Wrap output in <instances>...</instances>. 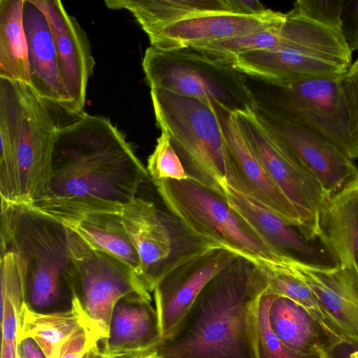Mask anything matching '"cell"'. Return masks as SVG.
I'll use <instances>...</instances> for the list:
<instances>
[{
  "instance_id": "1",
  "label": "cell",
  "mask_w": 358,
  "mask_h": 358,
  "mask_svg": "<svg viewBox=\"0 0 358 358\" xmlns=\"http://www.w3.org/2000/svg\"><path fill=\"white\" fill-rule=\"evenodd\" d=\"M148 177L110 118L83 112L58 128L48 190L29 206L50 216L90 210L121 213Z\"/></svg>"
},
{
  "instance_id": "2",
  "label": "cell",
  "mask_w": 358,
  "mask_h": 358,
  "mask_svg": "<svg viewBox=\"0 0 358 358\" xmlns=\"http://www.w3.org/2000/svg\"><path fill=\"white\" fill-rule=\"evenodd\" d=\"M266 288L262 267L235 256L203 288L175 332L155 350L160 358H255L253 311Z\"/></svg>"
},
{
  "instance_id": "3",
  "label": "cell",
  "mask_w": 358,
  "mask_h": 358,
  "mask_svg": "<svg viewBox=\"0 0 358 358\" xmlns=\"http://www.w3.org/2000/svg\"><path fill=\"white\" fill-rule=\"evenodd\" d=\"M29 85L0 78L1 203L31 206L48 190L59 124Z\"/></svg>"
},
{
  "instance_id": "4",
  "label": "cell",
  "mask_w": 358,
  "mask_h": 358,
  "mask_svg": "<svg viewBox=\"0 0 358 358\" xmlns=\"http://www.w3.org/2000/svg\"><path fill=\"white\" fill-rule=\"evenodd\" d=\"M1 252L20 259L24 303L32 310H69L75 299L69 229L59 220L22 204L1 203Z\"/></svg>"
},
{
  "instance_id": "5",
  "label": "cell",
  "mask_w": 358,
  "mask_h": 358,
  "mask_svg": "<svg viewBox=\"0 0 358 358\" xmlns=\"http://www.w3.org/2000/svg\"><path fill=\"white\" fill-rule=\"evenodd\" d=\"M245 76L257 105L320 134L352 160L358 157V129L343 78H305L273 83Z\"/></svg>"
},
{
  "instance_id": "6",
  "label": "cell",
  "mask_w": 358,
  "mask_h": 358,
  "mask_svg": "<svg viewBox=\"0 0 358 358\" xmlns=\"http://www.w3.org/2000/svg\"><path fill=\"white\" fill-rule=\"evenodd\" d=\"M157 124L169 134L189 180L222 194L229 152L212 101L152 89Z\"/></svg>"
},
{
  "instance_id": "7",
  "label": "cell",
  "mask_w": 358,
  "mask_h": 358,
  "mask_svg": "<svg viewBox=\"0 0 358 358\" xmlns=\"http://www.w3.org/2000/svg\"><path fill=\"white\" fill-rule=\"evenodd\" d=\"M153 184L166 209L196 236L257 264L291 260L232 209L223 194L190 180Z\"/></svg>"
},
{
  "instance_id": "8",
  "label": "cell",
  "mask_w": 358,
  "mask_h": 358,
  "mask_svg": "<svg viewBox=\"0 0 358 358\" xmlns=\"http://www.w3.org/2000/svg\"><path fill=\"white\" fill-rule=\"evenodd\" d=\"M142 66L150 90L215 102L232 113L253 110L256 106L244 73L194 49L164 50L150 45Z\"/></svg>"
},
{
  "instance_id": "9",
  "label": "cell",
  "mask_w": 358,
  "mask_h": 358,
  "mask_svg": "<svg viewBox=\"0 0 358 358\" xmlns=\"http://www.w3.org/2000/svg\"><path fill=\"white\" fill-rule=\"evenodd\" d=\"M120 214L138 255L141 281L149 292L178 267L220 248L192 234L168 210L159 208L154 201L138 193Z\"/></svg>"
},
{
  "instance_id": "10",
  "label": "cell",
  "mask_w": 358,
  "mask_h": 358,
  "mask_svg": "<svg viewBox=\"0 0 358 358\" xmlns=\"http://www.w3.org/2000/svg\"><path fill=\"white\" fill-rule=\"evenodd\" d=\"M68 229L73 263L74 296L87 329L98 343L102 342L108 336L111 313L117 301L131 293L150 292L126 264Z\"/></svg>"
},
{
  "instance_id": "11",
  "label": "cell",
  "mask_w": 358,
  "mask_h": 358,
  "mask_svg": "<svg viewBox=\"0 0 358 358\" xmlns=\"http://www.w3.org/2000/svg\"><path fill=\"white\" fill-rule=\"evenodd\" d=\"M233 115L268 175L299 213L303 223L301 233L308 239L317 238L320 213L327 200L318 179L253 110Z\"/></svg>"
},
{
  "instance_id": "12",
  "label": "cell",
  "mask_w": 358,
  "mask_h": 358,
  "mask_svg": "<svg viewBox=\"0 0 358 358\" xmlns=\"http://www.w3.org/2000/svg\"><path fill=\"white\" fill-rule=\"evenodd\" d=\"M212 103L229 152L227 182L301 232L303 223L299 213L250 148L233 113Z\"/></svg>"
},
{
  "instance_id": "13",
  "label": "cell",
  "mask_w": 358,
  "mask_h": 358,
  "mask_svg": "<svg viewBox=\"0 0 358 358\" xmlns=\"http://www.w3.org/2000/svg\"><path fill=\"white\" fill-rule=\"evenodd\" d=\"M253 111L313 172L327 199L358 176V169L352 160L323 136L282 119L257 104Z\"/></svg>"
},
{
  "instance_id": "14",
  "label": "cell",
  "mask_w": 358,
  "mask_h": 358,
  "mask_svg": "<svg viewBox=\"0 0 358 358\" xmlns=\"http://www.w3.org/2000/svg\"><path fill=\"white\" fill-rule=\"evenodd\" d=\"M222 189L229 206L285 257L313 268H340L338 258L319 236L307 238L298 229L227 182L222 185Z\"/></svg>"
},
{
  "instance_id": "15",
  "label": "cell",
  "mask_w": 358,
  "mask_h": 358,
  "mask_svg": "<svg viewBox=\"0 0 358 358\" xmlns=\"http://www.w3.org/2000/svg\"><path fill=\"white\" fill-rule=\"evenodd\" d=\"M43 13L55 43L59 70L71 103L70 115L83 113L95 61L85 31L59 0H32Z\"/></svg>"
},
{
  "instance_id": "16",
  "label": "cell",
  "mask_w": 358,
  "mask_h": 358,
  "mask_svg": "<svg viewBox=\"0 0 358 358\" xmlns=\"http://www.w3.org/2000/svg\"><path fill=\"white\" fill-rule=\"evenodd\" d=\"M215 248L178 267L155 287L154 298L162 340L170 337L207 284L235 257Z\"/></svg>"
},
{
  "instance_id": "17",
  "label": "cell",
  "mask_w": 358,
  "mask_h": 358,
  "mask_svg": "<svg viewBox=\"0 0 358 358\" xmlns=\"http://www.w3.org/2000/svg\"><path fill=\"white\" fill-rule=\"evenodd\" d=\"M285 13L268 9L257 15L218 13L192 16L148 36L151 46L172 50L198 43L221 41L266 31L280 30Z\"/></svg>"
},
{
  "instance_id": "18",
  "label": "cell",
  "mask_w": 358,
  "mask_h": 358,
  "mask_svg": "<svg viewBox=\"0 0 358 358\" xmlns=\"http://www.w3.org/2000/svg\"><path fill=\"white\" fill-rule=\"evenodd\" d=\"M23 22L28 44L31 87L55 112L70 115V99L64 85L48 21L32 0H24Z\"/></svg>"
},
{
  "instance_id": "19",
  "label": "cell",
  "mask_w": 358,
  "mask_h": 358,
  "mask_svg": "<svg viewBox=\"0 0 358 358\" xmlns=\"http://www.w3.org/2000/svg\"><path fill=\"white\" fill-rule=\"evenodd\" d=\"M320 238L340 262L341 277L358 290V176L324 202Z\"/></svg>"
},
{
  "instance_id": "20",
  "label": "cell",
  "mask_w": 358,
  "mask_h": 358,
  "mask_svg": "<svg viewBox=\"0 0 358 358\" xmlns=\"http://www.w3.org/2000/svg\"><path fill=\"white\" fill-rule=\"evenodd\" d=\"M162 341L159 319L150 293L134 292L115 303L101 350L106 355L145 351Z\"/></svg>"
},
{
  "instance_id": "21",
  "label": "cell",
  "mask_w": 358,
  "mask_h": 358,
  "mask_svg": "<svg viewBox=\"0 0 358 358\" xmlns=\"http://www.w3.org/2000/svg\"><path fill=\"white\" fill-rule=\"evenodd\" d=\"M229 64L246 76L273 83L315 77L342 78L349 69L323 58L285 49L242 53Z\"/></svg>"
},
{
  "instance_id": "22",
  "label": "cell",
  "mask_w": 358,
  "mask_h": 358,
  "mask_svg": "<svg viewBox=\"0 0 358 358\" xmlns=\"http://www.w3.org/2000/svg\"><path fill=\"white\" fill-rule=\"evenodd\" d=\"M288 263L310 287L343 340L358 343V290L343 280L339 269L324 271Z\"/></svg>"
},
{
  "instance_id": "23",
  "label": "cell",
  "mask_w": 358,
  "mask_h": 358,
  "mask_svg": "<svg viewBox=\"0 0 358 358\" xmlns=\"http://www.w3.org/2000/svg\"><path fill=\"white\" fill-rule=\"evenodd\" d=\"M268 322L277 338L297 353H323L329 358L334 346L340 342L304 307L287 297L274 295Z\"/></svg>"
},
{
  "instance_id": "24",
  "label": "cell",
  "mask_w": 358,
  "mask_h": 358,
  "mask_svg": "<svg viewBox=\"0 0 358 358\" xmlns=\"http://www.w3.org/2000/svg\"><path fill=\"white\" fill-rule=\"evenodd\" d=\"M51 217L93 247L126 264L141 280L138 255L123 225L120 213L90 210L59 213Z\"/></svg>"
},
{
  "instance_id": "25",
  "label": "cell",
  "mask_w": 358,
  "mask_h": 358,
  "mask_svg": "<svg viewBox=\"0 0 358 358\" xmlns=\"http://www.w3.org/2000/svg\"><path fill=\"white\" fill-rule=\"evenodd\" d=\"M110 9L129 11L148 36L198 15L232 13L228 0H106Z\"/></svg>"
},
{
  "instance_id": "26",
  "label": "cell",
  "mask_w": 358,
  "mask_h": 358,
  "mask_svg": "<svg viewBox=\"0 0 358 358\" xmlns=\"http://www.w3.org/2000/svg\"><path fill=\"white\" fill-rule=\"evenodd\" d=\"M84 328L87 329L86 320L76 299L71 309L49 313L34 311L24 303L17 338L33 339L47 358H57L62 346Z\"/></svg>"
},
{
  "instance_id": "27",
  "label": "cell",
  "mask_w": 358,
  "mask_h": 358,
  "mask_svg": "<svg viewBox=\"0 0 358 358\" xmlns=\"http://www.w3.org/2000/svg\"><path fill=\"white\" fill-rule=\"evenodd\" d=\"M24 0H0V78L31 85Z\"/></svg>"
},
{
  "instance_id": "28",
  "label": "cell",
  "mask_w": 358,
  "mask_h": 358,
  "mask_svg": "<svg viewBox=\"0 0 358 358\" xmlns=\"http://www.w3.org/2000/svg\"><path fill=\"white\" fill-rule=\"evenodd\" d=\"M287 260L281 263L260 262L258 264L264 273L266 292L281 296L287 297L304 307L314 316L337 341L343 338L331 324L321 309L310 287L293 271Z\"/></svg>"
},
{
  "instance_id": "29",
  "label": "cell",
  "mask_w": 358,
  "mask_h": 358,
  "mask_svg": "<svg viewBox=\"0 0 358 358\" xmlns=\"http://www.w3.org/2000/svg\"><path fill=\"white\" fill-rule=\"evenodd\" d=\"M274 295L267 292L266 289L255 303L252 317L255 358H327L323 353L295 352L277 338L272 332L268 322V309Z\"/></svg>"
},
{
  "instance_id": "30",
  "label": "cell",
  "mask_w": 358,
  "mask_h": 358,
  "mask_svg": "<svg viewBox=\"0 0 358 358\" xmlns=\"http://www.w3.org/2000/svg\"><path fill=\"white\" fill-rule=\"evenodd\" d=\"M280 30L266 31L221 41L194 43L188 48L229 64L234 57L242 53L258 50L278 49L280 45Z\"/></svg>"
},
{
  "instance_id": "31",
  "label": "cell",
  "mask_w": 358,
  "mask_h": 358,
  "mask_svg": "<svg viewBox=\"0 0 358 358\" xmlns=\"http://www.w3.org/2000/svg\"><path fill=\"white\" fill-rule=\"evenodd\" d=\"M146 169L152 182L165 179L189 180L169 134L164 129H161L155 150L148 159Z\"/></svg>"
},
{
  "instance_id": "32",
  "label": "cell",
  "mask_w": 358,
  "mask_h": 358,
  "mask_svg": "<svg viewBox=\"0 0 358 358\" xmlns=\"http://www.w3.org/2000/svg\"><path fill=\"white\" fill-rule=\"evenodd\" d=\"M345 0H298L293 10L325 26L341 31L342 12Z\"/></svg>"
},
{
  "instance_id": "33",
  "label": "cell",
  "mask_w": 358,
  "mask_h": 358,
  "mask_svg": "<svg viewBox=\"0 0 358 358\" xmlns=\"http://www.w3.org/2000/svg\"><path fill=\"white\" fill-rule=\"evenodd\" d=\"M0 302L2 331L1 358H17L19 315L9 299L4 298Z\"/></svg>"
},
{
  "instance_id": "34",
  "label": "cell",
  "mask_w": 358,
  "mask_h": 358,
  "mask_svg": "<svg viewBox=\"0 0 358 358\" xmlns=\"http://www.w3.org/2000/svg\"><path fill=\"white\" fill-rule=\"evenodd\" d=\"M99 343L86 329L75 334L61 348L57 358H83Z\"/></svg>"
},
{
  "instance_id": "35",
  "label": "cell",
  "mask_w": 358,
  "mask_h": 358,
  "mask_svg": "<svg viewBox=\"0 0 358 358\" xmlns=\"http://www.w3.org/2000/svg\"><path fill=\"white\" fill-rule=\"evenodd\" d=\"M341 19V32L351 52L358 51V0L345 1Z\"/></svg>"
},
{
  "instance_id": "36",
  "label": "cell",
  "mask_w": 358,
  "mask_h": 358,
  "mask_svg": "<svg viewBox=\"0 0 358 358\" xmlns=\"http://www.w3.org/2000/svg\"><path fill=\"white\" fill-rule=\"evenodd\" d=\"M342 84L358 129V59L348 69L342 78Z\"/></svg>"
},
{
  "instance_id": "37",
  "label": "cell",
  "mask_w": 358,
  "mask_h": 358,
  "mask_svg": "<svg viewBox=\"0 0 358 358\" xmlns=\"http://www.w3.org/2000/svg\"><path fill=\"white\" fill-rule=\"evenodd\" d=\"M234 13L243 15H257L268 9L257 0H228Z\"/></svg>"
},
{
  "instance_id": "38",
  "label": "cell",
  "mask_w": 358,
  "mask_h": 358,
  "mask_svg": "<svg viewBox=\"0 0 358 358\" xmlns=\"http://www.w3.org/2000/svg\"><path fill=\"white\" fill-rule=\"evenodd\" d=\"M329 358H358V343L341 341L334 346Z\"/></svg>"
},
{
  "instance_id": "39",
  "label": "cell",
  "mask_w": 358,
  "mask_h": 358,
  "mask_svg": "<svg viewBox=\"0 0 358 358\" xmlns=\"http://www.w3.org/2000/svg\"><path fill=\"white\" fill-rule=\"evenodd\" d=\"M18 346L24 358H47L37 343L30 338L20 340Z\"/></svg>"
},
{
  "instance_id": "40",
  "label": "cell",
  "mask_w": 358,
  "mask_h": 358,
  "mask_svg": "<svg viewBox=\"0 0 358 358\" xmlns=\"http://www.w3.org/2000/svg\"><path fill=\"white\" fill-rule=\"evenodd\" d=\"M150 350L138 352H122L110 355L103 354V358H142Z\"/></svg>"
},
{
  "instance_id": "41",
  "label": "cell",
  "mask_w": 358,
  "mask_h": 358,
  "mask_svg": "<svg viewBox=\"0 0 358 358\" xmlns=\"http://www.w3.org/2000/svg\"><path fill=\"white\" fill-rule=\"evenodd\" d=\"M104 355L99 344L93 347L87 354L86 358H103Z\"/></svg>"
},
{
  "instance_id": "42",
  "label": "cell",
  "mask_w": 358,
  "mask_h": 358,
  "mask_svg": "<svg viewBox=\"0 0 358 358\" xmlns=\"http://www.w3.org/2000/svg\"><path fill=\"white\" fill-rule=\"evenodd\" d=\"M142 358H160L154 348L148 352Z\"/></svg>"
},
{
  "instance_id": "43",
  "label": "cell",
  "mask_w": 358,
  "mask_h": 358,
  "mask_svg": "<svg viewBox=\"0 0 358 358\" xmlns=\"http://www.w3.org/2000/svg\"><path fill=\"white\" fill-rule=\"evenodd\" d=\"M17 358H24L20 348H19L18 346V348H17Z\"/></svg>"
},
{
  "instance_id": "44",
  "label": "cell",
  "mask_w": 358,
  "mask_h": 358,
  "mask_svg": "<svg viewBox=\"0 0 358 358\" xmlns=\"http://www.w3.org/2000/svg\"><path fill=\"white\" fill-rule=\"evenodd\" d=\"M83 358H86V355H85V357Z\"/></svg>"
}]
</instances>
